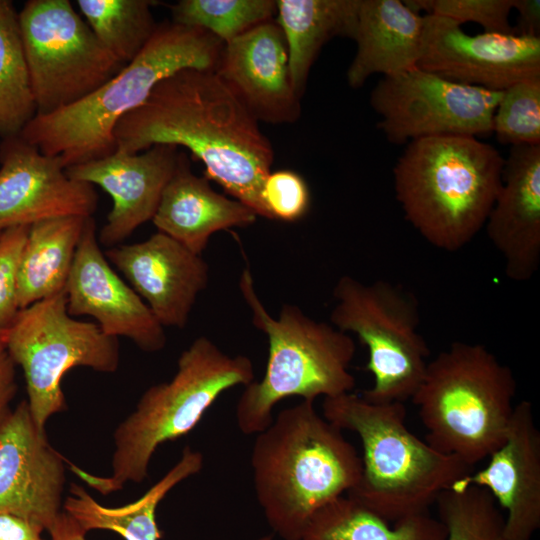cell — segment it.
<instances>
[{
  "instance_id": "obj_1",
  "label": "cell",
  "mask_w": 540,
  "mask_h": 540,
  "mask_svg": "<svg viewBox=\"0 0 540 540\" xmlns=\"http://www.w3.org/2000/svg\"><path fill=\"white\" fill-rule=\"evenodd\" d=\"M113 135L116 150L129 154L154 145L187 148L208 180L268 219L261 190L271 172L272 145L215 71L188 68L162 80L118 121Z\"/></svg>"
},
{
  "instance_id": "obj_2",
  "label": "cell",
  "mask_w": 540,
  "mask_h": 540,
  "mask_svg": "<svg viewBox=\"0 0 540 540\" xmlns=\"http://www.w3.org/2000/svg\"><path fill=\"white\" fill-rule=\"evenodd\" d=\"M250 464L257 501L272 531L301 540L321 507L359 481L362 460L314 401L285 408L256 434Z\"/></svg>"
},
{
  "instance_id": "obj_3",
  "label": "cell",
  "mask_w": 540,
  "mask_h": 540,
  "mask_svg": "<svg viewBox=\"0 0 540 540\" xmlns=\"http://www.w3.org/2000/svg\"><path fill=\"white\" fill-rule=\"evenodd\" d=\"M224 44L209 32L158 24L141 52L104 85L68 107L35 115L19 134L63 167L113 154L118 121L145 102L154 87L188 68L215 71Z\"/></svg>"
},
{
  "instance_id": "obj_4",
  "label": "cell",
  "mask_w": 540,
  "mask_h": 540,
  "mask_svg": "<svg viewBox=\"0 0 540 540\" xmlns=\"http://www.w3.org/2000/svg\"><path fill=\"white\" fill-rule=\"evenodd\" d=\"M505 158L470 135L412 140L394 168L406 220L432 246L453 252L484 227L502 183Z\"/></svg>"
},
{
  "instance_id": "obj_5",
  "label": "cell",
  "mask_w": 540,
  "mask_h": 540,
  "mask_svg": "<svg viewBox=\"0 0 540 540\" xmlns=\"http://www.w3.org/2000/svg\"><path fill=\"white\" fill-rule=\"evenodd\" d=\"M322 415L360 438L362 472L346 493L388 522L428 513L471 468L407 427L402 402L374 403L353 392L324 398Z\"/></svg>"
},
{
  "instance_id": "obj_6",
  "label": "cell",
  "mask_w": 540,
  "mask_h": 540,
  "mask_svg": "<svg viewBox=\"0 0 540 540\" xmlns=\"http://www.w3.org/2000/svg\"><path fill=\"white\" fill-rule=\"evenodd\" d=\"M249 267L243 269L239 289L251 312L253 326L268 340L264 375L244 386L235 409L243 434H258L273 421L275 405L292 396L315 401L352 392L349 371L356 346L352 337L331 323L307 316L299 307L284 304L272 317L261 302Z\"/></svg>"
},
{
  "instance_id": "obj_7",
  "label": "cell",
  "mask_w": 540,
  "mask_h": 540,
  "mask_svg": "<svg viewBox=\"0 0 540 540\" xmlns=\"http://www.w3.org/2000/svg\"><path fill=\"white\" fill-rule=\"evenodd\" d=\"M252 381L254 367L247 356H230L200 336L180 354L172 379L149 387L115 429L111 474L93 475L70 463L71 470L103 495L128 482L141 483L161 444L189 433L222 393Z\"/></svg>"
},
{
  "instance_id": "obj_8",
  "label": "cell",
  "mask_w": 540,
  "mask_h": 540,
  "mask_svg": "<svg viewBox=\"0 0 540 540\" xmlns=\"http://www.w3.org/2000/svg\"><path fill=\"white\" fill-rule=\"evenodd\" d=\"M515 394L510 367L482 344L455 341L428 362L411 399L425 441L472 468L503 443Z\"/></svg>"
},
{
  "instance_id": "obj_9",
  "label": "cell",
  "mask_w": 540,
  "mask_h": 540,
  "mask_svg": "<svg viewBox=\"0 0 540 540\" xmlns=\"http://www.w3.org/2000/svg\"><path fill=\"white\" fill-rule=\"evenodd\" d=\"M330 323L367 348L373 385L361 396L374 403L412 398L424 377L429 347L419 332L414 296L384 280L365 284L344 275L334 286Z\"/></svg>"
},
{
  "instance_id": "obj_10",
  "label": "cell",
  "mask_w": 540,
  "mask_h": 540,
  "mask_svg": "<svg viewBox=\"0 0 540 540\" xmlns=\"http://www.w3.org/2000/svg\"><path fill=\"white\" fill-rule=\"evenodd\" d=\"M6 351L23 370L27 403L41 431L66 408L61 382L67 371L83 366L112 373L120 359L117 338L68 313L65 291L20 310L8 328Z\"/></svg>"
},
{
  "instance_id": "obj_11",
  "label": "cell",
  "mask_w": 540,
  "mask_h": 540,
  "mask_svg": "<svg viewBox=\"0 0 540 540\" xmlns=\"http://www.w3.org/2000/svg\"><path fill=\"white\" fill-rule=\"evenodd\" d=\"M18 21L36 115L77 103L124 66L69 0H29Z\"/></svg>"
},
{
  "instance_id": "obj_12",
  "label": "cell",
  "mask_w": 540,
  "mask_h": 540,
  "mask_svg": "<svg viewBox=\"0 0 540 540\" xmlns=\"http://www.w3.org/2000/svg\"><path fill=\"white\" fill-rule=\"evenodd\" d=\"M502 91L449 81L414 67L383 77L370 104L380 115L377 127L395 144L443 136L492 133Z\"/></svg>"
},
{
  "instance_id": "obj_13",
  "label": "cell",
  "mask_w": 540,
  "mask_h": 540,
  "mask_svg": "<svg viewBox=\"0 0 540 540\" xmlns=\"http://www.w3.org/2000/svg\"><path fill=\"white\" fill-rule=\"evenodd\" d=\"M416 67L452 82L503 91L540 77V37L470 35L451 19L425 14Z\"/></svg>"
},
{
  "instance_id": "obj_14",
  "label": "cell",
  "mask_w": 540,
  "mask_h": 540,
  "mask_svg": "<svg viewBox=\"0 0 540 540\" xmlns=\"http://www.w3.org/2000/svg\"><path fill=\"white\" fill-rule=\"evenodd\" d=\"M94 186L70 178L57 157L20 135L0 142V231L59 217H92Z\"/></svg>"
},
{
  "instance_id": "obj_15",
  "label": "cell",
  "mask_w": 540,
  "mask_h": 540,
  "mask_svg": "<svg viewBox=\"0 0 540 540\" xmlns=\"http://www.w3.org/2000/svg\"><path fill=\"white\" fill-rule=\"evenodd\" d=\"M62 456L36 426L27 401L0 427V514L22 518L48 531L63 511Z\"/></svg>"
},
{
  "instance_id": "obj_16",
  "label": "cell",
  "mask_w": 540,
  "mask_h": 540,
  "mask_svg": "<svg viewBox=\"0 0 540 540\" xmlns=\"http://www.w3.org/2000/svg\"><path fill=\"white\" fill-rule=\"evenodd\" d=\"M93 217L86 220L65 286L71 316L88 315L111 337H126L145 352L162 350L167 337L145 301L109 265Z\"/></svg>"
},
{
  "instance_id": "obj_17",
  "label": "cell",
  "mask_w": 540,
  "mask_h": 540,
  "mask_svg": "<svg viewBox=\"0 0 540 540\" xmlns=\"http://www.w3.org/2000/svg\"><path fill=\"white\" fill-rule=\"evenodd\" d=\"M105 253L164 328L186 326L209 281V267L201 255L161 232Z\"/></svg>"
},
{
  "instance_id": "obj_18",
  "label": "cell",
  "mask_w": 540,
  "mask_h": 540,
  "mask_svg": "<svg viewBox=\"0 0 540 540\" xmlns=\"http://www.w3.org/2000/svg\"><path fill=\"white\" fill-rule=\"evenodd\" d=\"M178 157L177 147L154 145L135 154L116 150L65 169L70 178L97 185L112 198V209L97 237L100 244L117 246L152 220Z\"/></svg>"
},
{
  "instance_id": "obj_19",
  "label": "cell",
  "mask_w": 540,
  "mask_h": 540,
  "mask_svg": "<svg viewBox=\"0 0 540 540\" xmlns=\"http://www.w3.org/2000/svg\"><path fill=\"white\" fill-rule=\"evenodd\" d=\"M215 73L260 122L291 124L301 114L292 84L288 52L274 21L225 43Z\"/></svg>"
},
{
  "instance_id": "obj_20",
  "label": "cell",
  "mask_w": 540,
  "mask_h": 540,
  "mask_svg": "<svg viewBox=\"0 0 540 540\" xmlns=\"http://www.w3.org/2000/svg\"><path fill=\"white\" fill-rule=\"evenodd\" d=\"M488 458L452 488H485L505 512V539L531 540L540 528V432L531 402L515 404L505 439Z\"/></svg>"
},
{
  "instance_id": "obj_21",
  "label": "cell",
  "mask_w": 540,
  "mask_h": 540,
  "mask_svg": "<svg viewBox=\"0 0 540 540\" xmlns=\"http://www.w3.org/2000/svg\"><path fill=\"white\" fill-rule=\"evenodd\" d=\"M484 227L506 276L515 282L531 279L540 264V145L511 146Z\"/></svg>"
},
{
  "instance_id": "obj_22",
  "label": "cell",
  "mask_w": 540,
  "mask_h": 540,
  "mask_svg": "<svg viewBox=\"0 0 540 540\" xmlns=\"http://www.w3.org/2000/svg\"><path fill=\"white\" fill-rule=\"evenodd\" d=\"M256 219L251 208L213 190L206 177L196 176L186 155L179 153L151 221L158 232L201 255L214 233L247 227Z\"/></svg>"
},
{
  "instance_id": "obj_23",
  "label": "cell",
  "mask_w": 540,
  "mask_h": 540,
  "mask_svg": "<svg viewBox=\"0 0 540 540\" xmlns=\"http://www.w3.org/2000/svg\"><path fill=\"white\" fill-rule=\"evenodd\" d=\"M422 31L423 16L404 1L358 0L349 86L359 88L376 73L393 76L416 67Z\"/></svg>"
},
{
  "instance_id": "obj_24",
  "label": "cell",
  "mask_w": 540,
  "mask_h": 540,
  "mask_svg": "<svg viewBox=\"0 0 540 540\" xmlns=\"http://www.w3.org/2000/svg\"><path fill=\"white\" fill-rule=\"evenodd\" d=\"M202 466V454L186 447L180 460L136 501L115 508L105 507L82 486L71 484L63 510L86 532L101 529L113 531L125 540H158L161 534L156 523L157 506L170 490L198 473Z\"/></svg>"
},
{
  "instance_id": "obj_25",
  "label": "cell",
  "mask_w": 540,
  "mask_h": 540,
  "mask_svg": "<svg viewBox=\"0 0 540 540\" xmlns=\"http://www.w3.org/2000/svg\"><path fill=\"white\" fill-rule=\"evenodd\" d=\"M358 0H277L276 23L285 39L289 70L302 97L322 47L337 36L352 37Z\"/></svg>"
},
{
  "instance_id": "obj_26",
  "label": "cell",
  "mask_w": 540,
  "mask_h": 540,
  "mask_svg": "<svg viewBox=\"0 0 540 540\" xmlns=\"http://www.w3.org/2000/svg\"><path fill=\"white\" fill-rule=\"evenodd\" d=\"M87 218H52L29 227L18 268L20 310L65 291Z\"/></svg>"
},
{
  "instance_id": "obj_27",
  "label": "cell",
  "mask_w": 540,
  "mask_h": 540,
  "mask_svg": "<svg viewBox=\"0 0 540 540\" xmlns=\"http://www.w3.org/2000/svg\"><path fill=\"white\" fill-rule=\"evenodd\" d=\"M439 519L422 513L394 523L345 495L317 510L308 521L301 540H445Z\"/></svg>"
},
{
  "instance_id": "obj_28",
  "label": "cell",
  "mask_w": 540,
  "mask_h": 540,
  "mask_svg": "<svg viewBox=\"0 0 540 540\" xmlns=\"http://www.w3.org/2000/svg\"><path fill=\"white\" fill-rule=\"evenodd\" d=\"M36 113L18 12L0 0V138L19 135Z\"/></svg>"
},
{
  "instance_id": "obj_29",
  "label": "cell",
  "mask_w": 540,
  "mask_h": 540,
  "mask_svg": "<svg viewBox=\"0 0 540 540\" xmlns=\"http://www.w3.org/2000/svg\"><path fill=\"white\" fill-rule=\"evenodd\" d=\"M149 0H78L76 5L101 44L121 63L132 61L158 24Z\"/></svg>"
},
{
  "instance_id": "obj_30",
  "label": "cell",
  "mask_w": 540,
  "mask_h": 540,
  "mask_svg": "<svg viewBox=\"0 0 540 540\" xmlns=\"http://www.w3.org/2000/svg\"><path fill=\"white\" fill-rule=\"evenodd\" d=\"M172 22L205 30L223 44L271 21L274 0H180L170 6Z\"/></svg>"
},
{
  "instance_id": "obj_31",
  "label": "cell",
  "mask_w": 540,
  "mask_h": 540,
  "mask_svg": "<svg viewBox=\"0 0 540 540\" xmlns=\"http://www.w3.org/2000/svg\"><path fill=\"white\" fill-rule=\"evenodd\" d=\"M435 504L446 529L445 540H506L504 515L485 488H450Z\"/></svg>"
},
{
  "instance_id": "obj_32",
  "label": "cell",
  "mask_w": 540,
  "mask_h": 540,
  "mask_svg": "<svg viewBox=\"0 0 540 540\" xmlns=\"http://www.w3.org/2000/svg\"><path fill=\"white\" fill-rule=\"evenodd\" d=\"M492 132L502 144L540 145V77L524 79L502 91Z\"/></svg>"
},
{
  "instance_id": "obj_33",
  "label": "cell",
  "mask_w": 540,
  "mask_h": 540,
  "mask_svg": "<svg viewBox=\"0 0 540 540\" xmlns=\"http://www.w3.org/2000/svg\"><path fill=\"white\" fill-rule=\"evenodd\" d=\"M415 12L425 11L451 19L460 25L474 22L484 32L514 34L509 15L514 0H408L404 1Z\"/></svg>"
},
{
  "instance_id": "obj_34",
  "label": "cell",
  "mask_w": 540,
  "mask_h": 540,
  "mask_svg": "<svg viewBox=\"0 0 540 540\" xmlns=\"http://www.w3.org/2000/svg\"><path fill=\"white\" fill-rule=\"evenodd\" d=\"M261 199L268 219L284 222L300 220L310 206L307 183L291 170L270 172L263 182Z\"/></svg>"
},
{
  "instance_id": "obj_35",
  "label": "cell",
  "mask_w": 540,
  "mask_h": 540,
  "mask_svg": "<svg viewBox=\"0 0 540 540\" xmlns=\"http://www.w3.org/2000/svg\"><path fill=\"white\" fill-rule=\"evenodd\" d=\"M30 226L5 229L0 235V328L8 329L20 312L18 268Z\"/></svg>"
},
{
  "instance_id": "obj_36",
  "label": "cell",
  "mask_w": 540,
  "mask_h": 540,
  "mask_svg": "<svg viewBox=\"0 0 540 540\" xmlns=\"http://www.w3.org/2000/svg\"><path fill=\"white\" fill-rule=\"evenodd\" d=\"M513 9L517 10L513 33L520 36L540 37V1L514 0Z\"/></svg>"
},
{
  "instance_id": "obj_37",
  "label": "cell",
  "mask_w": 540,
  "mask_h": 540,
  "mask_svg": "<svg viewBox=\"0 0 540 540\" xmlns=\"http://www.w3.org/2000/svg\"><path fill=\"white\" fill-rule=\"evenodd\" d=\"M14 365L6 350L0 352V427L11 412L9 405L16 393Z\"/></svg>"
},
{
  "instance_id": "obj_38",
  "label": "cell",
  "mask_w": 540,
  "mask_h": 540,
  "mask_svg": "<svg viewBox=\"0 0 540 540\" xmlns=\"http://www.w3.org/2000/svg\"><path fill=\"white\" fill-rule=\"evenodd\" d=\"M42 531L11 514H0V540H43Z\"/></svg>"
},
{
  "instance_id": "obj_39",
  "label": "cell",
  "mask_w": 540,
  "mask_h": 540,
  "mask_svg": "<svg viewBox=\"0 0 540 540\" xmlns=\"http://www.w3.org/2000/svg\"><path fill=\"white\" fill-rule=\"evenodd\" d=\"M52 540H86V531L64 510L48 530Z\"/></svg>"
},
{
  "instance_id": "obj_40",
  "label": "cell",
  "mask_w": 540,
  "mask_h": 540,
  "mask_svg": "<svg viewBox=\"0 0 540 540\" xmlns=\"http://www.w3.org/2000/svg\"><path fill=\"white\" fill-rule=\"evenodd\" d=\"M8 329L0 328V352L6 350Z\"/></svg>"
},
{
  "instance_id": "obj_41",
  "label": "cell",
  "mask_w": 540,
  "mask_h": 540,
  "mask_svg": "<svg viewBox=\"0 0 540 540\" xmlns=\"http://www.w3.org/2000/svg\"><path fill=\"white\" fill-rule=\"evenodd\" d=\"M274 539V536L273 534H266V535H262V536H259L255 539H252V540H273Z\"/></svg>"
},
{
  "instance_id": "obj_42",
  "label": "cell",
  "mask_w": 540,
  "mask_h": 540,
  "mask_svg": "<svg viewBox=\"0 0 540 540\" xmlns=\"http://www.w3.org/2000/svg\"><path fill=\"white\" fill-rule=\"evenodd\" d=\"M1 232H2V231H0V235H1Z\"/></svg>"
},
{
  "instance_id": "obj_43",
  "label": "cell",
  "mask_w": 540,
  "mask_h": 540,
  "mask_svg": "<svg viewBox=\"0 0 540 540\" xmlns=\"http://www.w3.org/2000/svg\"><path fill=\"white\" fill-rule=\"evenodd\" d=\"M0 142H1V138H0Z\"/></svg>"
}]
</instances>
